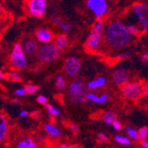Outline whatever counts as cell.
I'll return each instance as SVG.
<instances>
[{
  "instance_id": "cell-1",
  "label": "cell",
  "mask_w": 148,
  "mask_h": 148,
  "mask_svg": "<svg viewBox=\"0 0 148 148\" xmlns=\"http://www.w3.org/2000/svg\"><path fill=\"white\" fill-rule=\"evenodd\" d=\"M131 34L123 22L114 21L106 26L105 30V42L113 48H122L129 45Z\"/></svg>"
},
{
  "instance_id": "cell-2",
  "label": "cell",
  "mask_w": 148,
  "mask_h": 148,
  "mask_svg": "<svg viewBox=\"0 0 148 148\" xmlns=\"http://www.w3.org/2000/svg\"><path fill=\"white\" fill-rule=\"evenodd\" d=\"M88 90V87L81 79L73 81L69 89V95L71 101L76 105L84 104L87 100L86 96Z\"/></svg>"
},
{
  "instance_id": "cell-3",
  "label": "cell",
  "mask_w": 148,
  "mask_h": 148,
  "mask_svg": "<svg viewBox=\"0 0 148 148\" xmlns=\"http://www.w3.org/2000/svg\"><path fill=\"white\" fill-rule=\"evenodd\" d=\"M123 96L130 101H138L145 96V84L139 81L129 82L122 86Z\"/></svg>"
},
{
  "instance_id": "cell-4",
  "label": "cell",
  "mask_w": 148,
  "mask_h": 148,
  "mask_svg": "<svg viewBox=\"0 0 148 148\" xmlns=\"http://www.w3.org/2000/svg\"><path fill=\"white\" fill-rule=\"evenodd\" d=\"M104 28H105L104 21L99 19L93 25L85 45L86 48L89 51H97L100 47L103 39L102 35H103Z\"/></svg>"
},
{
  "instance_id": "cell-5",
  "label": "cell",
  "mask_w": 148,
  "mask_h": 148,
  "mask_svg": "<svg viewBox=\"0 0 148 148\" xmlns=\"http://www.w3.org/2000/svg\"><path fill=\"white\" fill-rule=\"evenodd\" d=\"M60 51L55 43H47L39 48L37 55L39 60L44 63H52L57 61L60 57Z\"/></svg>"
},
{
  "instance_id": "cell-6",
  "label": "cell",
  "mask_w": 148,
  "mask_h": 148,
  "mask_svg": "<svg viewBox=\"0 0 148 148\" xmlns=\"http://www.w3.org/2000/svg\"><path fill=\"white\" fill-rule=\"evenodd\" d=\"M26 53L24 51L23 46L21 44H16L12 49V51L11 53L10 60L12 65L14 66L15 69H24L28 65V61H27L26 58Z\"/></svg>"
},
{
  "instance_id": "cell-7",
  "label": "cell",
  "mask_w": 148,
  "mask_h": 148,
  "mask_svg": "<svg viewBox=\"0 0 148 148\" xmlns=\"http://www.w3.org/2000/svg\"><path fill=\"white\" fill-rule=\"evenodd\" d=\"M132 10L142 29L148 30V5L145 3H136L133 5Z\"/></svg>"
},
{
  "instance_id": "cell-8",
  "label": "cell",
  "mask_w": 148,
  "mask_h": 148,
  "mask_svg": "<svg viewBox=\"0 0 148 148\" xmlns=\"http://www.w3.org/2000/svg\"><path fill=\"white\" fill-rule=\"evenodd\" d=\"M87 7L97 19H101L108 10L107 0H87Z\"/></svg>"
},
{
  "instance_id": "cell-9",
  "label": "cell",
  "mask_w": 148,
  "mask_h": 148,
  "mask_svg": "<svg viewBox=\"0 0 148 148\" xmlns=\"http://www.w3.org/2000/svg\"><path fill=\"white\" fill-rule=\"evenodd\" d=\"M81 66H82V61L75 56L68 57L64 63V70L66 74L69 76H76L79 73Z\"/></svg>"
},
{
  "instance_id": "cell-10",
  "label": "cell",
  "mask_w": 148,
  "mask_h": 148,
  "mask_svg": "<svg viewBox=\"0 0 148 148\" xmlns=\"http://www.w3.org/2000/svg\"><path fill=\"white\" fill-rule=\"evenodd\" d=\"M28 9L32 16L42 18L46 9V0H29Z\"/></svg>"
},
{
  "instance_id": "cell-11",
  "label": "cell",
  "mask_w": 148,
  "mask_h": 148,
  "mask_svg": "<svg viewBox=\"0 0 148 148\" xmlns=\"http://www.w3.org/2000/svg\"><path fill=\"white\" fill-rule=\"evenodd\" d=\"M112 78H113V82L114 84H116L117 86L122 87L123 85H124L125 84L129 83L130 80V74L128 73L127 70H125L123 68H119L116 69L112 75Z\"/></svg>"
},
{
  "instance_id": "cell-12",
  "label": "cell",
  "mask_w": 148,
  "mask_h": 148,
  "mask_svg": "<svg viewBox=\"0 0 148 148\" xmlns=\"http://www.w3.org/2000/svg\"><path fill=\"white\" fill-rule=\"evenodd\" d=\"M22 46H23L25 53L28 56H34V55L37 54L38 50H39L37 43L34 39H31V38L25 40Z\"/></svg>"
},
{
  "instance_id": "cell-13",
  "label": "cell",
  "mask_w": 148,
  "mask_h": 148,
  "mask_svg": "<svg viewBox=\"0 0 148 148\" xmlns=\"http://www.w3.org/2000/svg\"><path fill=\"white\" fill-rule=\"evenodd\" d=\"M36 37L40 43L47 44L53 39V33L47 29H39L36 32Z\"/></svg>"
},
{
  "instance_id": "cell-14",
  "label": "cell",
  "mask_w": 148,
  "mask_h": 148,
  "mask_svg": "<svg viewBox=\"0 0 148 148\" xmlns=\"http://www.w3.org/2000/svg\"><path fill=\"white\" fill-rule=\"evenodd\" d=\"M8 132H9L8 120L4 114H0V143L3 142L6 138Z\"/></svg>"
},
{
  "instance_id": "cell-15",
  "label": "cell",
  "mask_w": 148,
  "mask_h": 148,
  "mask_svg": "<svg viewBox=\"0 0 148 148\" xmlns=\"http://www.w3.org/2000/svg\"><path fill=\"white\" fill-rule=\"evenodd\" d=\"M106 84V79L104 76H99L96 79L91 81V82H90L87 84V87L89 90H96L105 86Z\"/></svg>"
},
{
  "instance_id": "cell-16",
  "label": "cell",
  "mask_w": 148,
  "mask_h": 148,
  "mask_svg": "<svg viewBox=\"0 0 148 148\" xmlns=\"http://www.w3.org/2000/svg\"><path fill=\"white\" fill-rule=\"evenodd\" d=\"M45 130L46 131V133L49 136H51V138H60L61 136V131L59 128H57L56 126L52 125L51 123H47L45 125Z\"/></svg>"
},
{
  "instance_id": "cell-17",
  "label": "cell",
  "mask_w": 148,
  "mask_h": 148,
  "mask_svg": "<svg viewBox=\"0 0 148 148\" xmlns=\"http://www.w3.org/2000/svg\"><path fill=\"white\" fill-rule=\"evenodd\" d=\"M16 147L17 148H36L37 145L31 138H28L21 140L16 145Z\"/></svg>"
},
{
  "instance_id": "cell-18",
  "label": "cell",
  "mask_w": 148,
  "mask_h": 148,
  "mask_svg": "<svg viewBox=\"0 0 148 148\" xmlns=\"http://www.w3.org/2000/svg\"><path fill=\"white\" fill-rule=\"evenodd\" d=\"M55 45H57V47L60 50H64L66 49V47L69 45V40H68V36H66L65 34H60L56 37V41H55Z\"/></svg>"
},
{
  "instance_id": "cell-19",
  "label": "cell",
  "mask_w": 148,
  "mask_h": 148,
  "mask_svg": "<svg viewBox=\"0 0 148 148\" xmlns=\"http://www.w3.org/2000/svg\"><path fill=\"white\" fill-rule=\"evenodd\" d=\"M52 21H53V22H54V23L59 27V28H60V29H62V30L65 31V32H69V31H70L71 29H72L71 25H69V23H66V22L62 21L60 18H58V17L55 16V15H53V16H52Z\"/></svg>"
},
{
  "instance_id": "cell-20",
  "label": "cell",
  "mask_w": 148,
  "mask_h": 148,
  "mask_svg": "<svg viewBox=\"0 0 148 148\" xmlns=\"http://www.w3.org/2000/svg\"><path fill=\"white\" fill-rule=\"evenodd\" d=\"M116 120H117V116L112 111H107V112H106L103 114V121H104V123H106V124H108V125H112Z\"/></svg>"
},
{
  "instance_id": "cell-21",
  "label": "cell",
  "mask_w": 148,
  "mask_h": 148,
  "mask_svg": "<svg viewBox=\"0 0 148 148\" xmlns=\"http://www.w3.org/2000/svg\"><path fill=\"white\" fill-rule=\"evenodd\" d=\"M114 141L117 142L120 145H126L129 146L131 145V140L130 139V138L128 137H124V136H120V135H116L114 137Z\"/></svg>"
},
{
  "instance_id": "cell-22",
  "label": "cell",
  "mask_w": 148,
  "mask_h": 148,
  "mask_svg": "<svg viewBox=\"0 0 148 148\" xmlns=\"http://www.w3.org/2000/svg\"><path fill=\"white\" fill-rule=\"evenodd\" d=\"M126 132L128 134V136L134 140H138L139 139V136H138V131L133 127L128 126L126 128Z\"/></svg>"
},
{
  "instance_id": "cell-23",
  "label": "cell",
  "mask_w": 148,
  "mask_h": 148,
  "mask_svg": "<svg viewBox=\"0 0 148 148\" xmlns=\"http://www.w3.org/2000/svg\"><path fill=\"white\" fill-rule=\"evenodd\" d=\"M45 108H46L47 113H48L51 116H52V117H59V116H60V110H59L58 108H56L55 106H51V105H48V104H46Z\"/></svg>"
},
{
  "instance_id": "cell-24",
  "label": "cell",
  "mask_w": 148,
  "mask_h": 148,
  "mask_svg": "<svg viewBox=\"0 0 148 148\" xmlns=\"http://www.w3.org/2000/svg\"><path fill=\"white\" fill-rule=\"evenodd\" d=\"M127 27H128V29H129L130 34L133 35V36H140V35L142 34V30H141L142 28H139L138 26H137V25H135V24H134V25L130 24V25H128Z\"/></svg>"
},
{
  "instance_id": "cell-25",
  "label": "cell",
  "mask_w": 148,
  "mask_h": 148,
  "mask_svg": "<svg viewBox=\"0 0 148 148\" xmlns=\"http://www.w3.org/2000/svg\"><path fill=\"white\" fill-rule=\"evenodd\" d=\"M7 78L12 81V82H20L21 81V76L20 75V74L16 71H12V72H10L8 75H7Z\"/></svg>"
},
{
  "instance_id": "cell-26",
  "label": "cell",
  "mask_w": 148,
  "mask_h": 148,
  "mask_svg": "<svg viewBox=\"0 0 148 148\" xmlns=\"http://www.w3.org/2000/svg\"><path fill=\"white\" fill-rule=\"evenodd\" d=\"M56 86L59 90H64L66 88V81L63 76L58 75L56 78Z\"/></svg>"
},
{
  "instance_id": "cell-27",
  "label": "cell",
  "mask_w": 148,
  "mask_h": 148,
  "mask_svg": "<svg viewBox=\"0 0 148 148\" xmlns=\"http://www.w3.org/2000/svg\"><path fill=\"white\" fill-rule=\"evenodd\" d=\"M86 99L92 101L94 103H99V96H98L96 93L94 92H88L87 96H86Z\"/></svg>"
},
{
  "instance_id": "cell-28",
  "label": "cell",
  "mask_w": 148,
  "mask_h": 148,
  "mask_svg": "<svg viewBox=\"0 0 148 148\" xmlns=\"http://www.w3.org/2000/svg\"><path fill=\"white\" fill-rule=\"evenodd\" d=\"M25 90H26L27 93L29 94V95H31V94L36 93L39 90V86L35 85V84H28V85L25 86Z\"/></svg>"
},
{
  "instance_id": "cell-29",
  "label": "cell",
  "mask_w": 148,
  "mask_h": 148,
  "mask_svg": "<svg viewBox=\"0 0 148 148\" xmlns=\"http://www.w3.org/2000/svg\"><path fill=\"white\" fill-rule=\"evenodd\" d=\"M138 136L140 140H145L146 139L148 136V128L147 127H142L138 130Z\"/></svg>"
},
{
  "instance_id": "cell-30",
  "label": "cell",
  "mask_w": 148,
  "mask_h": 148,
  "mask_svg": "<svg viewBox=\"0 0 148 148\" xmlns=\"http://www.w3.org/2000/svg\"><path fill=\"white\" fill-rule=\"evenodd\" d=\"M146 99V102H145V109L146 111V113L148 114V82L146 84H145V96Z\"/></svg>"
},
{
  "instance_id": "cell-31",
  "label": "cell",
  "mask_w": 148,
  "mask_h": 148,
  "mask_svg": "<svg viewBox=\"0 0 148 148\" xmlns=\"http://www.w3.org/2000/svg\"><path fill=\"white\" fill-rule=\"evenodd\" d=\"M26 94H27V91H26L25 88H24V89H18V90H16L14 91V95H16V96H18V97L25 96Z\"/></svg>"
},
{
  "instance_id": "cell-32",
  "label": "cell",
  "mask_w": 148,
  "mask_h": 148,
  "mask_svg": "<svg viewBox=\"0 0 148 148\" xmlns=\"http://www.w3.org/2000/svg\"><path fill=\"white\" fill-rule=\"evenodd\" d=\"M141 60L144 63L148 65V50H145V51L142 52L141 54Z\"/></svg>"
},
{
  "instance_id": "cell-33",
  "label": "cell",
  "mask_w": 148,
  "mask_h": 148,
  "mask_svg": "<svg viewBox=\"0 0 148 148\" xmlns=\"http://www.w3.org/2000/svg\"><path fill=\"white\" fill-rule=\"evenodd\" d=\"M97 137L101 142H108L109 141L108 137H107L106 135H105V134H103V133H99L97 135Z\"/></svg>"
},
{
  "instance_id": "cell-34",
  "label": "cell",
  "mask_w": 148,
  "mask_h": 148,
  "mask_svg": "<svg viewBox=\"0 0 148 148\" xmlns=\"http://www.w3.org/2000/svg\"><path fill=\"white\" fill-rule=\"evenodd\" d=\"M112 126L114 127V129L116 131H121V130H122V129H123V125H122V123H121L120 122H118L117 120H116L115 122L112 124Z\"/></svg>"
},
{
  "instance_id": "cell-35",
  "label": "cell",
  "mask_w": 148,
  "mask_h": 148,
  "mask_svg": "<svg viewBox=\"0 0 148 148\" xmlns=\"http://www.w3.org/2000/svg\"><path fill=\"white\" fill-rule=\"evenodd\" d=\"M47 101H48L47 98L45 97L44 95H40V96L37 98V102H38L39 104H41V105H46V104H47Z\"/></svg>"
},
{
  "instance_id": "cell-36",
  "label": "cell",
  "mask_w": 148,
  "mask_h": 148,
  "mask_svg": "<svg viewBox=\"0 0 148 148\" xmlns=\"http://www.w3.org/2000/svg\"><path fill=\"white\" fill-rule=\"evenodd\" d=\"M130 51H125V52H123V53H120V55L118 56V58L120 60H126V59H129L130 57Z\"/></svg>"
},
{
  "instance_id": "cell-37",
  "label": "cell",
  "mask_w": 148,
  "mask_h": 148,
  "mask_svg": "<svg viewBox=\"0 0 148 148\" xmlns=\"http://www.w3.org/2000/svg\"><path fill=\"white\" fill-rule=\"evenodd\" d=\"M107 99H108V95L106 93H103L101 96H99V104L106 102Z\"/></svg>"
},
{
  "instance_id": "cell-38",
  "label": "cell",
  "mask_w": 148,
  "mask_h": 148,
  "mask_svg": "<svg viewBox=\"0 0 148 148\" xmlns=\"http://www.w3.org/2000/svg\"><path fill=\"white\" fill-rule=\"evenodd\" d=\"M70 130L74 133V134H77L79 132V127L76 124H71L70 125Z\"/></svg>"
},
{
  "instance_id": "cell-39",
  "label": "cell",
  "mask_w": 148,
  "mask_h": 148,
  "mask_svg": "<svg viewBox=\"0 0 148 148\" xmlns=\"http://www.w3.org/2000/svg\"><path fill=\"white\" fill-rule=\"evenodd\" d=\"M28 115H29V113L27 112V111H25V110H22V111H21L19 113V116L20 117H26V116H28Z\"/></svg>"
},
{
  "instance_id": "cell-40",
  "label": "cell",
  "mask_w": 148,
  "mask_h": 148,
  "mask_svg": "<svg viewBox=\"0 0 148 148\" xmlns=\"http://www.w3.org/2000/svg\"><path fill=\"white\" fill-rule=\"evenodd\" d=\"M141 145H142V147H144V148H148V141L146 140V139H145V140H141Z\"/></svg>"
},
{
  "instance_id": "cell-41",
  "label": "cell",
  "mask_w": 148,
  "mask_h": 148,
  "mask_svg": "<svg viewBox=\"0 0 148 148\" xmlns=\"http://www.w3.org/2000/svg\"><path fill=\"white\" fill-rule=\"evenodd\" d=\"M39 115H40V113H39V112H34V113L31 114V116H32L33 118H37Z\"/></svg>"
},
{
  "instance_id": "cell-42",
  "label": "cell",
  "mask_w": 148,
  "mask_h": 148,
  "mask_svg": "<svg viewBox=\"0 0 148 148\" xmlns=\"http://www.w3.org/2000/svg\"><path fill=\"white\" fill-rule=\"evenodd\" d=\"M6 78V76L4 75V73L2 71H0V80H5Z\"/></svg>"
},
{
  "instance_id": "cell-43",
  "label": "cell",
  "mask_w": 148,
  "mask_h": 148,
  "mask_svg": "<svg viewBox=\"0 0 148 148\" xmlns=\"http://www.w3.org/2000/svg\"><path fill=\"white\" fill-rule=\"evenodd\" d=\"M60 148H66V147H68V145L62 144V145H60Z\"/></svg>"
},
{
  "instance_id": "cell-44",
  "label": "cell",
  "mask_w": 148,
  "mask_h": 148,
  "mask_svg": "<svg viewBox=\"0 0 148 148\" xmlns=\"http://www.w3.org/2000/svg\"><path fill=\"white\" fill-rule=\"evenodd\" d=\"M107 1H110V2H114V1H116V0H107Z\"/></svg>"
}]
</instances>
